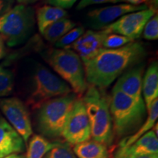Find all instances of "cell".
<instances>
[{
	"label": "cell",
	"instance_id": "6da1fadb",
	"mask_svg": "<svg viewBox=\"0 0 158 158\" xmlns=\"http://www.w3.org/2000/svg\"><path fill=\"white\" fill-rule=\"evenodd\" d=\"M146 56L147 50L137 41L118 48H102L93 59L83 64L86 82L104 89L128 69L143 62Z\"/></svg>",
	"mask_w": 158,
	"mask_h": 158
},
{
	"label": "cell",
	"instance_id": "7a4b0ae2",
	"mask_svg": "<svg viewBox=\"0 0 158 158\" xmlns=\"http://www.w3.org/2000/svg\"><path fill=\"white\" fill-rule=\"evenodd\" d=\"M110 113L114 137L120 139L133 135L141 127L147 118V110L144 101H136L114 87Z\"/></svg>",
	"mask_w": 158,
	"mask_h": 158
},
{
	"label": "cell",
	"instance_id": "3957f363",
	"mask_svg": "<svg viewBox=\"0 0 158 158\" xmlns=\"http://www.w3.org/2000/svg\"><path fill=\"white\" fill-rule=\"evenodd\" d=\"M110 99L103 89L92 85H89L82 98L89 120L91 137L108 147H111L115 138L110 113Z\"/></svg>",
	"mask_w": 158,
	"mask_h": 158
},
{
	"label": "cell",
	"instance_id": "277c9868",
	"mask_svg": "<svg viewBox=\"0 0 158 158\" xmlns=\"http://www.w3.org/2000/svg\"><path fill=\"white\" fill-rule=\"evenodd\" d=\"M77 98L71 92L51 99L37 108V128L43 137L52 139L62 137L65 123Z\"/></svg>",
	"mask_w": 158,
	"mask_h": 158
},
{
	"label": "cell",
	"instance_id": "5b68a950",
	"mask_svg": "<svg viewBox=\"0 0 158 158\" xmlns=\"http://www.w3.org/2000/svg\"><path fill=\"white\" fill-rule=\"evenodd\" d=\"M45 58L63 80L69 84L78 98H81L87 89L84 67L80 57L75 51L67 48L52 49Z\"/></svg>",
	"mask_w": 158,
	"mask_h": 158
},
{
	"label": "cell",
	"instance_id": "8992f818",
	"mask_svg": "<svg viewBox=\"0 0 158 158\" xmlns=\"http://www.w3.org/2000/svg\"><path fill=\"white\" fill-rule=\"evenodd\" d=\"M35 20L32 7L19 4L0 18V35L10 47L21 44L32 33Z\"/></svg>",
	"mask_w": 158,
	"mask_h": 158
},
{
	"label": "cell",
	"instance_id": "52a82bcc",
	"mask_svg": "<svg viewBox=\"0 0 158 158\" xmlns=\"http://www.w3.org/2000/svg\"><path fill=\"white\" fill-rule=\"evenodd\" d=\"M73 92L70 86L62 78L39 64L33 75V89L28 98V105L37 109L51 99Z\"/></svg>",
	"mask_w": 158,
	"mask_h": 158
},
{
	"label": "cell",
	"instance_id": "ba28073f",
	"mask_svg": "<svg viewBox=\"0 0 158 158\" xmlns=\"http://www.w3.org/2000/svg\"><path fill=\"white\" fill-rule=\"evenodd\" d=\"M62 138L70 145L82 143L91 138V128L81 98H77L65 123Z\"/></svg>",
	"mask_w": 158,
	"mask_h": 158
},
{
	"label": "cell",
	"instance_id": "9c48e42d",
	"mask_svg": "<svg viewBox=\"0 0 158 158\" xmlns=\"http://www.w3.org/2000/svg\"><path fill=\"white\" fill-rule=\"evenodd\" d=\"M0 110L27 143L32 134V127L29 110L24 103L17 98H3L0 100Z\"/></svg>",
	"mask_w": 158,
	"mask_h": 158
},
{
	"label": "cell",
	"instance_id": "30bf717a",
	"mask_svg": "<svg viewBox=\"0 0 158 158\" xmlns=\"http://www.w3.org/2000/svg\"><path fill=\"white\" fill-rule=\"evenodd\" d=\"M155 13H157V10L150 7L127 13L106 28L109 29L110 32L135 40L141 37L146 23Z\"/></svg>",
	"mask_w": 158,
	"mask_h": 158
},
{
	"label": "cell",
	"instance_id": "8fae6325",
	"mask_svg": "<svg viewBox=\"0 0 158 158\" xmlns=\"http://www.w3.org/2000/svg\"><path fill=\"white\" fill-rule=\"evenodd\" d=\"M148 8L147 5H133L130 4H117L94 9L86 14V21L89 27L93 30L103 29L114 23L122 15L133 12Z\"/></svg>",
	"mask_w": 158,
	"mask_h": 158
},
{
	"label": "cell",
	"instance_id": "7c38bea8",
	"mask_svg": "<svg viewBox=\"0 0 158 158\" xmlns=\"http://www.w3.org/2000/svg\"><path fill=\"white\" fill-rule=\"evenodd\" d=\"M110 33L107 28L100 30H87L67 49L75 51L84 64L93 59L103 48L104 40Z\"/></svg>",
	"mask_w": 158,
	"mask_h": 158
},
{
	"label": "cell",
	"instance_id": "4fadbf2b",
	"mask_svg": "<svg viewBox=\"0 0 158 158\" xmlns=\"http://www.w3.org/2000/svg\"><path fill=\"white\" fill-rule=\"evenodd\" d=\"M145 68L143 62L132 67L118 77L114 88L117 89L126 95L136 101H143L142 95V84Z\"/></svg>",
	"mask_w": 158,
	"mask_h": 158
},
{
	"label": "cell",
	"instance_id": "5bb4252c",
	"mask_svg": "<svg viewBox=\"0 0 158 158\" xmlns=\"http://www.w3.org/2000/svg\"><path fill=\"white\" fill-rule=\"evenodd\" d=\"M147 155H158L157 135L152 129L129 147H118L114 157L115 158H133Z\"/></svg>",
	"mask_w": 158,
	"mask_h": 158
},
{
	"label": "cell",
	"instance_id": "9a60e30c",
	"mask_svg": "<svg viewBox=\"0 0 158 158\" xmlns=\"http://www.w3.org/2000/svg\"><path fill=\"white\" fill-rule=\"evenodd\" d=\"M25 144L14 128L5 118H0V158L23 152Z\"/></svg>",
	"mask_w": 158,
	"mask_h": 158
},
{
	"label": "cell",
	"instance_id": "2e32d148",
	"mask_svg": "<svg viewBox=\"0 0 158 158\" xmlns=\"http://www.w3.org/2000/svg\"><path fill=\"white\" fill-rule=\"evenodd\" d=\"M142 95L147 110L158 97V63L153 62L143 77Z\"/></svg>",
	"mask_w": 158,
	"mask_h": 158
},
{
	"label": "cell",
	"instance_id": "e0dca14e",
	"mask_svg": "<svg viewBox=\"0 0 158 158\" xmlns=\"http://www.w3.org/2000/svg\"><path fill=\"white\" fill-rule=\"evenodd\" d=\"M73 150L77 158H110L108 147L94 140L76 144Z\"/></svg>",
	"mask_w": 158,
	"mask_h": 158
},
{
	"label": "cell",
	"instance_id": "ac0fdd59",
	"mask_svg": "<svg viewBox=\"0 0 158 158\" xmlns=\"http://www.w3.org/2000/svg\"><path fill=\"white\" fill-rule=\"evenodd\" d=\"M68 16V13L65 10L51 5H43L35 11V19L40 33L52 23Z\"/></svg>",
	"mask_w": 158,
	"mask_h": 158
},
{
	"label": "cell",
	"instance_id": "d6986e66",
	"mask_svg": "<svg viewBox=\"0 0 158 158\" xmlns=\"http://www.w3.org/2000/svg\"><path fill=\"white\" fill-rule=\"evenodd\" d=\"M148 115L147 116L145 121L141 127L138 129L133 135L124 138L122 141L119 143L118 147H127L135 142L138 138H140L142 135L147 133L149 130H151L155 127V124L157 123L158 117V99H156L151 105L149 110H147Z\"/></svg>",
	"mask_w": 158,
	"mask_h": 158
},
{
	"label": "cell",
	"instance_id": "ffe728a7",
	"mask_svg": "<svg viewBox=\"0 0 158 158\" xmlns=\"http://www.w3.org/2000/svg\"><path fill=\"white\" fill-rule=\"evenodd\" d=\"M76 23L72 20L65 18L52 23L41 34L48 42L55 43L69 31L76 27Z\"/></svg>",
	"mask_w": 158,
	"mask_h": 158
},
{
	"label": "cell",
	"instance_id": "44dd1931",
	"mask_svg": "<svg viewBox=\"0 0 158 158\" xmlns=\"http://www.w3.org/2000/svg\"><path fill=\"white\" fill-rule=\"evenodd\" d=\"M56 142L49 141L41 135H35L29 141L26 158H43L56 145Z\"/></svg>",
	"mask_w": 158,
	"mask_h": 158
},
{
	"label": "cell",
	"instance_id": "7402d4cb",
	"mask_svg": "<svg viewBox=\"0 0 158 158\" xmlns=\"http://www.w3.org/2000/svg\"><path fill=\"white\" fill-rule=\"evenodd\" d=\"M45 158H77L71 145L56 141V145L45 155Z\"/></svg>",
	"mask_w": 158,
	"mask_h": 158
},
{
	"label": "cell",
	"instance_id": "603a6c76",
	"mask_svg": "<svg viewBox=\"0 0 158 158\" xmlns=\"http://www.w3.org/2000/svg\"><path fill=\"white\" fill-rule=\"evenodd\" d=\"M14 87L13 73L7 69L0 66V97L8 96Z\"/></svg>",
	"mask_w": 158,
	"mask_h": 158
},
{
	"label": "cell",
	"instance_id": "cb8c5ba5",
	"mask_svg": "<svg viewBox=\"0 0 158 158\" xmlns=\"http://www.w3.org/2000/svg\"><path fill=\"white\" fill-rule=\"evenodd\" d=\"M85 32L84 27H76L69 31L66 35L61 37L57 42L54 43L55 46L58 48H67L70 45L76 42L79 37Z\"/></svg>",
	"mask_w": 158,
	"mask_h": 158
},
{
	"label": "cell",
	"instance_id": "d4e9b609",
	"mask_svg": "<svg viewBox=\"0 0 158 158\" xmlns=\"http://www.w3.org/2000/svg\"><path fill=\"white\" fill-rule=\"evenodd\" d=\"M133 41L135 40H133L128 38L127 37L110 32L104 40L102 45H103V48L115 49L121 48L124 45L133 42Z\"/></svg>",
	"mask_w": 158,
	"mask_h": 158
},
{
	"label": "cell",
	"instance_id": "484cf974",
	"mask_svg": "<svg viewBox=\"0 0 158 158\" xmlns=\"http://www.w3.org/2000/svg\"><path fill=\"white\" fill-rule=\"evenodd\" d=\"M142 34L143 38L147 40H157L158 38V16L157 13L147 21Z\"/></svg>",
	"mask_w": 158,
	"mask_h": 158
},
{
	"label": "cell",
	"instance_id": "4316f807",
	"mask_svg": "<svg viewBox=\"0 0 158 158\" xmlns=\"http://www.w3.org/2000/svg\"><path fill=\"white\" fill-rule=\"evenodd\" d=\"M118 2H120L119 0H81L78 2V5H77L76 10H81L86 8V7H89V6L99 5V4H116Z\"/></svg>",
	"mask_w": 158,
	"mask_h": 158
},
{
	"label": "cell",
	"instance_id": "83f0119b",
	"mask_svg": "<svg viewBox=\"0 0 158 158\" xmlns=\"http://www.w3.org/2000/svg\"><path fill=\"white\" fill-rule=\"evenodd\" d=\"M45 1L49 5L65 10L71 8L78 0H45Z\"/></svg>",
	"mask_w": 158,
	"mask_h": 158
},
{
	"label": "cell",
	"instance_id": "f1b7e54d",
	"mask_svg": "<svg viewBox=\"0 0 158 158\" xmlns=\"http://www.w3.org/2000/svg\"><path fill=\"white\" fill-rule=\"evenodd\" d=\"M14 2L15 0H0V18L13 7Z\"/></svg>",
	"mask_w": 158,
	"mask_h": 158
},
{
	"label": "cell",
	"instance_id": "f546056e",
	"mask_svg": "<svg viewBox=\"0 0 158 158\" xmlns=\"http://www.w3.org/2000/svg\"><path fill=\"white\" fill-rule=\"evenodd\" d=\"M119 1L120 2H126V4H130V5H148V0H119Z\"/></svg>",
	"mask_w": 158,
	"mask_h": 158
},
{
	"label": "cell",
	"instance_id": "4dcf8cb0",
	"mask_svg": "<svg viewBox=\"0 0 158 158\" xmlns=\"http://www.w3.org/2000/svg\"><path fill=\"white\" fill-rule=\"evenodd\" d=\"M6 53L5 41L1 35H0V59H2L5 56Z\"/></svg>",
	"mask_w": 158,
	"mask_h": 158
},
{
	"label": "cell",
	"instance_id": "1f68e13d",
	"mask_svg": "<svg viewBox=\"0 0 158 158\" xmlns=\"http://www.w3.org/2000/svg\"><path fill=\"white\" fill-rule=\"evenodd\" d=\"M148 7L153 8L157 10L158 6V0H148Z\"/></svg>",
	"mask_w": 158,
	"mask_h": 158
},
{
	"label": "cell",
	"instance_id": "d6a6232c",
	"mask_svg": "<svg viewBox=\"0 0 158 158\" xmlns=\"http://www.w3.org/2000/svg\"><path fill=\"white\" fill-rule=\"evenodd\" d=\"M19 5H29L30 4H32L37 2V0H16Z\"/></svg>",
	"mask_w": 158,
	"mask_h": 158
},
{
	"label": "cell",
	"instance_id": "836d02e7",
	"mask_svg": "<svg viewBox=\"0 0 158 158\" xmlns=\"http://www.w3.org/2000/svg\"><path fill=\"white\" fill-rule=\"evenodd\" d=\"M2 158H26V157L25 155H21V154H12Z\"/></svg>",
	"mask_w": 158,
	"mask_h": 158
},
{
	"label": "cell",
	"instance_id": "e575fe53",
	"mask_svg": "<svg viewBox=\"0 0 158 158\" xmlns=\"http://www.w3.org/2000/svg\"><path fill=\"white\" fill-rule=\"evenodd\" d=\"M133 158H158V155H142L138 156Z\"/></svg>",
	"mask_w": 158,
	"mask_h": 158
}]
</instances>
